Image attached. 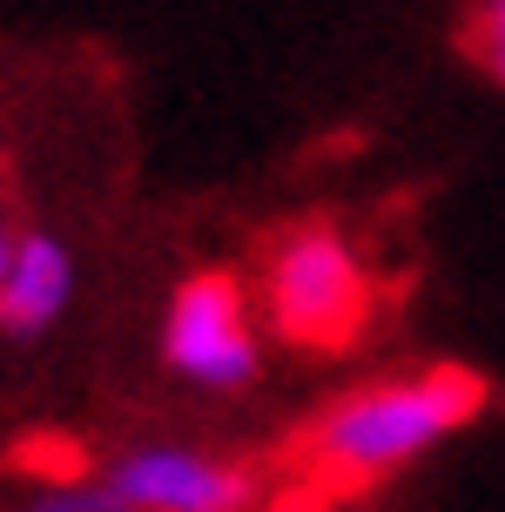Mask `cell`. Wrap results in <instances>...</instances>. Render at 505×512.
<instances>
[{"label":"cell","mask_w":505,"mask_h":512,"mask_svg":"<svg viewBox=\"0 0 505 512\" xmlns=\"http://www.w3.org/2000/svg\"><path fill=\"white\" fill-rule=\"evenodd\" d=\"M492 405V384L472 364H431V371H404V378L364 384L330 398L310 425H303L290 459L310 472L317 492H364L438 452L452 432H465L479 411Z\"/></svg>","instance_id":"cell-1"},{"label":"cell","mask_w":505,"mask_h":512,"mask_svg":"<svg viewBox=\"0 0 505 512\" xmlns=\"http://www.w3.org/2000/svg\"><path fill=\"white\" fill-rule=\"evenodd\" d=\"M371 310H378L371 270L357 263L351 236L337 223L303 216L263 243V317H270L277 344H290L303 358H337L364 337Z\"/></svg>","instance_id":"cell-2"},{"label":"cell","mask_w":505,"mask_h":512,"mask_svg":"<svg viewBox=\"0 0 505 512\" xmlns=\"http://www.w3.org/2000/svg\"><path fill=\"white\" fill-rule=\"evenodd\" d=\"M162 371L196 391H250L263 378V331L229 263H202L162 304Z\"/></svg>","instance_id":"cell-3"},{"label":"cell","mask_w":505,"mask_h":512,"mask_svg":"<svg viewBox=\"0 0 505 512\" xmlns=\"http://www.w3.org/2000/svg\"><path fill=\"white\" fill-rule=\"evenodd\" d=\"M101 486L122 512H256L270 492L256 465L196 445H128L101 465Z\"/></svg>","instance_id":"cell-4"},{"label":"cell","mask_w":505,"mask_h":512,"mask_svg":"<svg viewBox=\"0 0 505 512\" xmlns=\"http://www.w3.org/2000/svg\"><path fill=\"white\" fill-rule=\"evenodd\" d=\"M68 304H75V250H68V236L27 223L14 270H7V290H0V337L34 344L68 317Z\"/></svg>","instance_id":"cell-5"},{"label":"cell","mask_w":505,"mask_h":512,"mask_svg":"<svg viewBox=\"0 0 505 512\" xmlns=\"http://www.w3.org/2000/svg\"><path fill=\"white\" fill-rule=\"evenodd\" d=\"M465 54H472L479 75H492L505 88V0H479V7H472V21H465Z\"/></svg>","instance_id":"cell-6"},{"label":"cell","mask_w":505,"mask_h":512,"mask_svg":"<svg viewBox=\"0 0 505 512\" xmlns=\"http://www.w3.org/2000/svg\"><path fill=\"white\" fill-rule=\"evenodd\" d=\"M21 512H122V506L101 479H54L34 499H21Z\"/></svg>","instance_id":"cell-7"},{"label":"cell","mask_w":505,"mask_h":512,"mask_svg":"<svg viewBox=\"0 0 505 512\" xmlns=\"http://www.w3.org/2000/svg\"><path fill=\"white\" fill-rule=\"evenodd\" d=\"M14 250H21V223H14V203H7V182H0V290H7Z\"/></svg>","instance_id":"cell-8"}]
</instances>
